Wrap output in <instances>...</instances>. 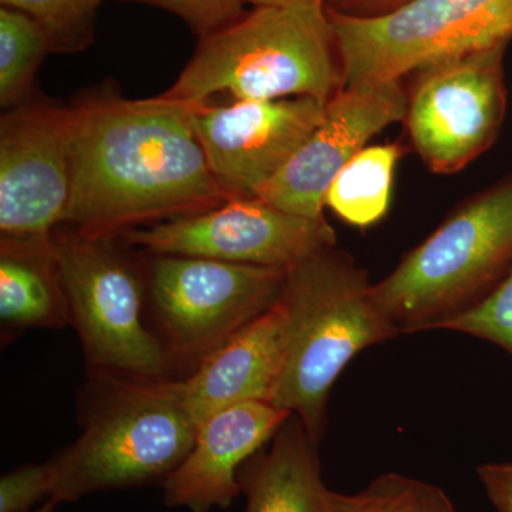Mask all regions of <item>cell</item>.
Masks as SVG:
<instances>
[{
	"instance_id": "1",
	"label": "cell",
	"mask_w": 512,
	"mask_h": 512,
	"mask_svg": "<svg viewBox=\"0 0 512 512\" xmlns=\"http://www.w3.org/2000/svg\"><path fill=\"white\" fill-rule=\"evenodd\" d=\"M194 104L103 93L72 107L70 198L62 224L92 237L229 200L192 126Z\"/></svg>"
},
{
	"instance_id": "2",
	"label": "cell",
	"mask_w": 512,
	"mask_h": 512,
	"mask_svg": "<svg viewBox=\"0 0 512 512\" xmlns=\"http://www.w3.org/2000/svg\"><path fill=\"white\" fill-rule=\"evenodd\" d=\"M366 271L336 247L286 271L282 360L269 403L295 414L316 443L333 384L350 360L399 335L373 298Z\"/></svg>"
},
{
	"instance_id": "3",
	"label": "cell",
	"mask_w": 512,
	"mask_h": 512,
	"mask_svg": "<svg viewBox=\"0 0 512 512\" xmlns=\"http://www.w3.org/2000/svg\"><path fill=\"white\" fill-rule=\"evenodd\" d=\"M343 83L338 40L325 0L259 6L200 39L167 99L208 103L312 97L328 103Z\"/></svg>"
},
{
	"instance_id": "4",
	"label": "cell",
	"mask_w": 512,
	"mask_h": 512,
	"mask_svg": "<svg viewBox=\"0 0 512 512\" xmlns=\"http://www.w3.org/2000/svg\"><path fill=\"white\" fill-rule=\"evenodd\" d=\"M103 389L79 439L53 458L50 500L164 483L190 454L198 426L177 380L99 376Z\"/></svg>"
},
{
	"instance_id": "5",
	"label": "cell",
	"mask_w": 512,
	"mask_h": 512,
	"mask_svg": "<svg viewBox=\"0 0 512 512\" xmlns=\"http://www.w3.org/2000/svg\"><path fill=\"white\" fill-rule=\"evenodd\" d=\"M512 266V177L471 198L392 274L373 298L397 332L437 330L485 298Z\"/></svg>"
},
{
	"instance_id": "6",
	"label": "cell",
	"mask_w": 512,
	"mask_h": 512,
	"mask_svg": "<svg viewBox=\"0 0 512 512\" xmlns=\"http://www.w3.org/2000/svg\"><path fill=\"white\" fill-rule=\"evenodd\" d=\"M116 238L53 234L50 254L70 323L97 376L171 379L173 357L144 319L146 274L120 251Z\"/></svg>"
},
{
	"instance_id": "7",
	"label": "cell",
	"mask_w": 512,
	"mask_h": 512,
	"mask_svg": "<svg viewBox=\"0 0 512 512\" xmlns=\"http://www.w3.org/2000/svg\"><path fill=\"white\" fill-rule=\"evenodd\" d=\"M288 269L151 255L146 312L174 365L191 369L281 301Z\"/></svg>"
},
{
	"instance_id": "8",
	"label": "cell",
	"mask_w": 512,
	"mask_h": 512,
	"mask_svg": "<svg viewBox=\"0 0 512 512\" xmlns=\"http://www.w3.org/2000/svg\"><path fill=\"white\" fill-rule=\"evenodd\" d=\"M328 13L345 87L402 80L426 64L512 37V0H410L376 18Z\"/></svg>"
},
{
	"instance_id": "9",
	"label": "cell",
	"mask_w": 512,
	"mask_h": 512,
	"mask_svg": "<svg viewBox=\"0 0 512 512\" xmlns=\"http://www.w3.org/2000/svg\"><path fill=\"white\" fill-rule=\"evenodd\" d=\"M507 47L448 57L410 74L404 121L414 150L433 173L464 170L497 140L507 113Z\"/></svg>"
},
{
	"instance_id": "10",
	"label": "cell",
	"mask_w": 512,
	"mask_h": 512,
	"mask_svg": "<svg viewBox=\"0 0 512 512\" xmlns=\"http://www.w3.org/2000/svg\"><path fill=\"white\" fill-rule=\"evenodd\" d=\"M119 238L150 255L279 269L336 247L335 231L325 218L289 214L259 198H234L212 210L128 229Z\"/></svg>"
},
{
	"instance_id": "11",
	"label": "cell",
	"mask_w": 512,
	"mask_h": 512,
	"mask_svg": "<svg viewBox=\"0 0 512 512\" xmlns=\"http://www.w3.org/2000/svg\"><path fill=\"white\" fill-rule=\"evenodd\" d=\"M72 109L22 104L0 121L2 239L49 242L70 198Z\"/></svg>"
},
{
	"instance_id": "12",
	"label": "cell",
	"mask_w": 512,
	"mask_h": 512,
	"mask_svg": "<svg viewBox=\"0 0 512 512\" xmlns=\"http://www.w3.org/2000/svg\"><path fill=\"white\" fill-rule=\"evenodd\" d=\"M312 97L194 104L192 126L212 175L231 198H258L325 114Z\"/></svg>"
},
{
	"instance_id": "13",
	"label": "cell",
	"mask_w": 512,
	"mask_h": 512,
	"mask_svg": "<svg viewBox=\"0 0 512 512\" xmlns=\"http://www.w3.org/2000/svg\"><path fill=\"white\" fill-rule=\"evenodd\" d=\"M402 80L340 89L326 103L319 126L259 200L299 217L320 220L325 195L340 171L384 128L406 119Z\"/></svg>"
},
{
	"instance_id": "14",
	"label": "cell",
	"mask_w": 512,
	"mask_h": 512,
	"mask_svg": "<svg viewBox=\"0 0 512 512\" xmlns=\"http://www.w3.org/2000/svg\"><path fill=\"white\" fill-rule=\"evenodd\" d=\"M291 416L264 400L212 414L198 426L190 454L164 481V503L192 512L228 508L242 493L241 467Z\"/></svg>"
},
{
	"instance_id": "15",
	"label": "cell",
	"mask_w": 512,
	"mask_h": 512,
	"mask_svg": "<svg viewBox=\"0 0 512 512\" xmlns=\"http://www.w3.org/2000/svg\"><path fill=\"white\" fill-rule=\"evenodd\" d=\"M282 333L284 311L278 302L177 380L181 402L197 426L234 404L269 402L281 367Z\"/></svg>"
},
{
	"instance_id": "16",
	"label": "cell",
	"mask_w": 512,
	"mask_h": 512,
	"mask_svg": "<svg viewBox=\"0 0 512 512\" xmlns=\"http://www.w3.org/2000/svg\"><path fill=\"white\" fill-rule=\"evenodd\" d=\"M318 444L292 414L265 453L239 470L245 512H330V490L322 480Z\"/></svg>"
},
{
	"instance_id": "17",
	"label": "cell",
	"mask_w": 512,
	"mask_h": 512,
	"mask_svg": "<svg viewBox=\"0 0 512 512\" xmlns=\"http://www.w3.org/2000/svg\"><path fill=\"white\" fill-rule=\"evenodd\" d=\"M50 241L2 239L0 320L3 330L62 329L70 323L69 308L50 254Z\"/></svg>"
},
{
	"instance_id": "18",
	"label": "cell",
	"mask_w": 512,
	"mask_h": 512,
	"mask_svg": "<svg viewBox=\"0 0 512 512\" xmlns=\"http://www.w3.org/2000/svg\"><path fill=\"white\" fill-rule=\"evenodd\" d=\"M402 156L396 143L367 146L330 184L325 207L355 227L376 224L389 211L394 173Z\"/></svg>"
},
{
	"instance_id": "19",
	"label": "cell",
	"mask_w": 512,
	"mask_h": 512,
	"mask_svg": "<svg viewBox=\"0 0 512 512\" xmlns=\"http://www.w3.org/2000/svg\"><path fill=\"white\" fill-rule=\"evenodd\" d=\"M45 30L19 10L0 9V104L13 109L28 96L43 57L50 52Z\"/></svg>"
},
{
	"instance_id": "20",
	"label": "cell",
	"mask_w": 512,
	"mask_h": 512,
	"mask_svg": "<svg viewBox=\"0 0 512 512\" xmlns=\"http://www.w3.org/2000/svg\"><path fill=\"white\" fill-rule=\"evenodd\" d=\"M330 512H457L441 488L387 473L355 494L330 491Z\"/></svg>"
},
{
	"instance_id": "21",
	"label": "cell",
	"mask_w": 512,
	"mask_h": 512,
	"mask_svg": "<svg viewBox=\"0 0 512 512\" xmlns=\"http://www.w3.org/2000/svg\"><path fill=\"white\" fill-rule=\"evenodd\" d=\"M39 23L53 52H80L92 45L97 10L107 0H0Z\"/></svg>"
},
{
	"instance_id": "22",
	"label": "cell",
	"mask_w": 512,
	"mask_h": 512,
	"mask_svg": "<svg viewBox=\"0 0 512 512\" xmlns=\"http://www.w3.org/2000/svg\"><path fill=\"white\" fill-rule=\"evenodd\" d=\"M437 330L467 333L501 346L512 355V266L485 298L441 323Z\"/></svg>"
},
{
	"instance_id": "23",
	"label": "cell",
	"mask_w": 512,
	"mask_h": 512,
	"mask_svg": "<svg viewBox=\"0 0 512 512\" xmlns=\"http://www.w3.org/2000/svg\"><path fill=\"white\" fill-rule=\"evenodd\" d=\"M174 13L200 39L228 28L245 15L244 0H133Z\"/></svg>"
},
{
	"instance_id": "24",
	"label": "cell",
	"mask_w": 512,
	"mask_h": 512,
	"mask_svg": "<svg viewBox=\"0 0 512 512\" xmlns=\"http://www.w3.org/2000/svg\"><path fill=\"white\" fill-rule=\"evenodd\" d=\"M52 460L43 464H29L5 474L0 480V512H26L52 494Z\"/></svg>"
},
{
	"instance_id": "25",
	"label": "cell",
	"mask_w": 512,
	"mask_h": 512,
	"mask_svg": "<svg viewBox=\"0 0 512 512\" xmlns=\"http://www.w3.org/2000/svg\"><path fill=\"white\" fill-rule=\"evenodd\" d=\"M477 473L495 510L512 512V463L484 464Z\"/></svg>"
},
{
	"instance_id": "26",
	"label": "cell",
	"mask_w": 512,
	"mask_h": 512,
	"mask_svg": "<svg viewBox=\"0 0 512 512\" xmlns=\"http://www.w3.org/2000/svg\"><path fill=\"white\" fill-rule=\"evenodd\" d=\"M410 0H325L326 8L352 18H376L402 8Z\"/></svg>"
},
{
	"instance_id": "27",
	"label": "cell",
	"mask_w": 512,
	"mask_h": 512,
	"mask_svg": "<svg viewBox=\"0 0 512 512\" xmlns=\"http://www.w3.org/2000/svg\"><path fill=\"white\" fill-rule=\"evenodd\" d=\"M245 3L259 8V6H278V5H289V3L295 2H309V0H244Z\"/></svg>"
},
{
	"instance_id": "28",
	"label": "cell",
	"mask_w": 512,
	"mask_h": 512,
	"mask_svg": "<svg viewBox=\"0 0 512 512\" xmlns=\"http://www.w3.org/2000/svg\"><path fill=\"white\" fill-rule=\"evenodd\" d=\"M56 501L46 500V503L40 505V507L35 508V510H30L26 512H53L56 508Z\"/></svg>"
}]
</instances>
